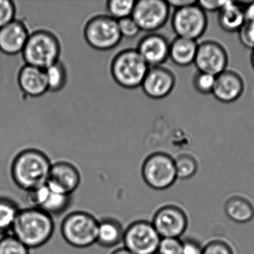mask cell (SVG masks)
<instances>
[{
  "label": "cell",
  "mask_w": 254,
  "mask_h": 254,
  "mask_svg": "<svg viewBox=\"0 0 254 254\" xmlns=\"http://www.w3.org/2000/svg\"><path fill=\"white\" fill-rule=\"evenodd\" d=\"M56 231L52 215L35 207L20 209L11 230V234L30 250L47 245Z\"/></svg>",
  "instance_id": "1"
},
{
  "label": "cell",
  "mask_w": 254,
  "mask_h": 254,
  "mask_svg": "<svg viewBox=\"0 0 254 254\" xmlns=\"http://www.w3.org/2000/svg\"><path fill=\"white\" fill-rule=\"evenodd\" d=\"M52 164L42 151L23 150L11 164V178L17 187L29 192L47 184Z\"/></svg>",
  "instance_id": "2"
},
{
  "label": "cell",
  "mask_w": 254,
  "mask_h": 254,
  "mask_svg": "<svg viewBox=\"0 0 254 254\" xmlns=\"http://www.w3.org/2000/svg\"><path fill=\"white\" fill-rule=\"evenodd\" d=\"M99 220L90 212L75 211L64 217L61 225L63 240L69 246L85 249L97 242Z\"/></svg>",
  "instance_id": "3"
},
{
  "label": "cell",
  "mask_w": 254,
  "mask_h": 254,
  "mask_svg": "<svg viewBox=\"0 0 254 254\" xmlns=\"http://www.w3.org/2000/svg\"><path fill=\"white\" fill-rule=\"evenodd\" d=\"M60 54L57 37L49 31L38 30L29 35L22 56L26 64L46 69L59 62Z\"/></svg>",
  "instance_id": "4"
},
{
  "label": "cell",
  "mask_w": 254,
  "mask_h": 254,
  "mask_svg": "<svg viewBox=\"0 0 254 254\" xmlns=\"http://www.w3.org/2000/svg\"><path fill=\"white\" fill-rule=\"evenodd\" d=\"M136 50L119 53L111 64V71L117 84L126 89L140 87L149 69Z\"/></svg>",
  "instance_id": "5"
},
{
  "label": "cell",
  "mask_w": 254,
  "mask_h": 254,
  "mask_svg": "<svg viewBox=\"0 0 254 254\" xmlns=\"http://www.w3.org/2000/svg\"><path fill=\"white\" fill-rule=\"evenodd\" d=\"M141 172L143 181L153 190H166L178 179L175 159L165 153H154L148 156Z\"/></svg>",
  "instance_id": "6"
},
{
  "label": "cell",
  "mask_w": 254,
  "mask_h": 254,
  "mask_svg": "<svg viewBox=\"0 0 254 254\" xmlns=\"http://www.w3.org/2000/svg\"><path fill=\"white\" fill-rule=\"evenodd\" d=\"M84 38L95 50L106 51L117 47L122 40L118 21L109 15L90 19L85 26Z\"/></svg>",
  "instance_id": "7"
},
{
  "label": "cell",
  "mask_w": 254,
  "mask_h": 254,
  "mask_svg": "<svg viewBox=\"0 0 254 254\" xmlns=\"http://www.w3.org/2000/svg\"><path fill=\"white\" fill-rule=\"evenodd\" d=\"M160 240L151 221L139 220L125 229L123 244L133 254H157Z\"/></svg>",
  "instance_id": "8"
},
{
  "label": "cell",
  "mask_w": 254,
  "mask_h": 254,
  "mask_svg": "<svg viewBox=\"0 0 254 254\" xmlns=\"http://www.w3.org/2000/svg\"><path fill=\"white\" fill-rule=\"evenodd\" d=\"M206 12L197 3L175 10L172 15V26L178 38L197 41L207 27Z\"/></svg>",
  "instance_id": "9"
},
{
  "label": "cell",
  "mask_w": 254,
  "mask_h": 254,
  "mask_svg": "<svg viewBox=\"0 0 254 254\" xmlns=\"http://www.w3.org/2000/svg\"><path fill=\"white\" fill-rule=\"evenodd\" d=\"M169 14L170 7L167 1L139 0L136 1L131 17L140 31L154 32L166 24Z\"/></svg>",
  "instance_id": "10"
},
{
  "label": "cell",
  "mask_w": 254,
  "mask_h": 254,
  "mask_svg": "<svg viewBox=\"0 0 254 254\" xmlns=\"http://www.w3.org/2000/svg\"><path fill=\"white\" fill-rule=\"evenodd\" d=\"M151 223L160 237L181 239L188 227V218L181 208L167 205L155 212Z\"/></svg>",
  "instance_id": "11"
},
{
  "label": "cell",
  "mask_w": 254,
  "mask_h": 254,
  "mask_svg": "<svg viewBox=\"0 0 254 254\" xmlns=\"http://www.w3.org/2000/svg\"><path fill=\"white\" fill-rule=\"evenodd\" d=\"M194 64L198 72L217 76L227 70L228 56L225 49L219 43L203 41L198 44Z\"/></svg>",
  "instance_id": "12"
},
{
  "label": "cell",
  "mask_w": 254,
  "mask_h": 254,
  "mask_svg": "<svg viewBox=\"0 0 254 254\" xmlns=\"http://www.w3.org/2000/svg\"><path fill=\"white\" fill-rule=\"evenodd\" d=\"M72 195L56 191L47 184L29 191V207L38 208L52 216L62 215L71 203Z\"/></svg>",
  "instance_id": "13"
},
{
  "label": "cell",
  "mask_w": 254,
  "mask_h": 254,
  "mask_svg": "<svg viewBox=\"0 0 254 254\" xmlns=\"http://www.w3.org/2000/svg\"><path fill=\"white\" fill-rule=\"evenodd\" d=\"M81 176L78 169L66 161L53 163L47 184L56 191L72 195L81 185Z\"/></svg>",
  "instance_id": "14"
},
{
  "label": "cell",
  "mask_w": 254,
  "mask_h": 254,
  "mask_svg": "<svg viewBox=\"0 0 254 254\" xmlns=\"http://www.w3.org/2000/svg\"><path fill=\"white\" fill-rule=\"evenodd\" d=\"M175 85L174 74L169 69L160 66L149 68L141 87L148 97L161 99L172 93Z\"/></svg>",
  "instance_id": "15"
},
{
  "label": "cell",
  "mask_w": 254,
  "mask_h": 254,
  "mask_svg": "<svg viewBox=\"0 0 254 254\" xmlns=\"http://www.w3.org/2000/svg\"><path fill=\"white\" fill-rule=\"evenodd\" d=\"M169 44L158 34H149L139 41L137 50L149 67L160 66L169 58Z\"/></svg>",
  "instance_id": "16"
},
{
  "label": "cell",
  "mask_w": 254,
  "mask_h": 254,
  "mask_svg": "<svg viewBox=\"0 0 254 254\" xmlns=\"http://www.w3.org/2000/svg\"><path fill=\"white\" fill-rule=\"evenodd\" d=\"M30 34L20 20H14L0 29V51L8 56L22 54Z\"/></svg>",
  "instance_id": "17"
},
{
  "label": "cell",
  "mask_w": 254,
  "mask_h": 254,
  "mask_svg": "<svg viewBox=\"0 0 254 254\" xmlns=\"http://www.w3.org/2000/svg\"><path fill=\"white\" fill-rule=\"evenodd\" d=\"M245 90L242 77L234 71L225 70L217 75L212 94L223 103H232L239 99Z\"/></svg>",
  "instance_id": "18"
},
{
  "label": "cell",
  "mask_w": 254,
  "mask_h": 254,
  "mask_svg": "<svg viewBox=\"0 0 254 254\" xmlns=\"http://www.w3.org/2000/svg\"><path fill=\"white\" fill-rule=\"evenodd\" d=\"M20 90L31 97H39L48 91L45 69L26 64L18 74Z\"/></svg>",
  "instance_id": "19"
},
{
  "label": "cell",
  "mask_w": 254,
  "mask_h": 254,
  "mask_svg": "<svg viewBox=\"0 0 254 254\" xmlns=\"http://www.w3.org/2000/svg\"><path fill=\"white\" fill-rule=\"evenodd\" d=\"M218 13L220 27L229 33L239 32L247 21L245 8L239 2L226 1Z\"/></svg>",
  "instance_id": "20"
},
{
  "label": "cell",
  "mask_w": 254,
  "mask_h": 254,
  "mask_svg": "<svg viewBox=\"0 0 254 254\" xmlns=\"http://www.w3.org/2000/svg\"><path fill=\"white\" fill-rule=\"evenodd\" d=\"M99 221L96 245L105 249H111L123 242L125 229L120 221L113 218Z\"/></svg>",
  "instance_id": "21"
},
{
  "label": "cell",
  "mask_w": 254,
  "mask_h": 254,
  "mask_svg": "<svg viewBox=\"0 0 254 254\" xmlns=\"http://www.w3.org/2000/svg\"><path fill=\"white\" fill-rule=\"evenodd\" d=\"M197 47L196 41L176 37L169 45V58L178 66H190L194 64Z\"/></svg>",
  "instance_id": "22"
},
{
  "label": "cell",
  "mask_w": 254,
  "mask_h": 254,
  "mask_svg": "<svg viewBox=\"0 0 254 254\" xmlns=\"http://www.w3.org/2000/svg\"><path fill=\"white\" fill-rule=\"evenodd\" d=\"M227 217L234 222L244 224L254 218V207L252 203L242 197H233L225 204Z\"/></svg>",
  "instance_id": "23"
},
{
  "label": "cell",
  "mask_w": 254,
  "mask_h": 254,
  "mask_svg": "<svg viewBox=\"0 0 254 254\" xmlns=\"http://www.w3.org/2000/svg\"><path fill=\"white\" fill-rule=\"evenodd\" d=\"M20 209L14 200L0 197V235L11 232Z\"/></svg>",
  "instance_id": "24"
},
{
  "label": "cell",
  "mask_w": 254,
  "mask_h": 254,
  "mask_svg": "<svg viewBox=\"0 0 254 254\" xmlns=\"http://www.w3.org/2000/svg\"><path fill=\"white\" fill-rule=\"evenodd\" d=\"M49 91L56 93L63 90L67 82V72L64 65L58 62L45 69Z\"/></svg>",
  "instance_id": "25"
},
{
  "label": "cell",
  "mask_w": 254,
  "mask_h": 254,
  "mask_svg": "<svg viewBox=\"0 0 254 254\" xmlns=\"http://www.w3.org/2000/svg\"><path fill=\"white\" fill-rule=\"evenodd\" d=\"M136 1L133 0H110L107 2L109 16L119 20L131 17Z\"/></svg>",
  "instance_id": "26"
},
{
  "label": "cell",
  "mask_w": 254,
  "mask_h": 254,
  "mask_svg": "<svg viewBox=\"0 0 254 254\" xmlns=\"http://www.w3.org/2000/svg\"><path fill=\"white\" fill-rule=\"evenodd\" d=\"M178 179L188 180L195 175L197 171V161L190 154H181L175 159Z\"/></svg>",
  "instance_id": "27"
},
{
  "label": "cell",
  "mask_w": 254,
  "mask_h": 254,
  "mask_svg": "<svg viewBox=\"0 0 254 254\" xmlns=\"http://www.w3.org/2000/svg\"><path fill=\"white\" fill-rule=\"evenodd\" d=\"M31 250L12 234L0 239V254H30Z\"/></svg>",
  "instance_id": "28"
},
{
  "label": "cell",
  "mask_w": 254,
  "mask_h": 254,
  "mask_svg": "<svg viewBox=\"0 0 254 254\" xmlns=\"http://www.w3.org/2000/svg\"><path fill=\"white\" fill-rule=\"evenodd\" d=\"M216 76L206 73L197 72L193 78V86L198 93L201 94H209L212 93L215 87Z\"/></svg>",
  "instance_id": "29"
},
{
  "label": "cell",
  "mask_w": 254,
  "mask_h": 254,
  "mask_svg": "<svg viewBox=\"0 0 254 254\" xmlns=\"http://www.w3.org/2000/svg\"><path fill=\"white\" fill-rule=\"evenodd\" d=\"M157 254H182V240L178 238H161Z\"/></svg>",
  "instance_id": "30"
},
{
  "label": "cell",
  "mask_w": 254,
  "mask_h": 254,
  "mask_svg": "<svg viewBox=\"0 0 254 254\" xmlns=\"http://www.w3.org/2000/svg\"><path fill=\"white\" fill-rule=\"evenodd\" d=\"M15 4L10 0H0V29L14 20Z\"/></svg>",
  "instance_id": "31"
},
{
  "label": "cell",
  "mask_w": 254,
  "mask_h": 254,
  "mask_svg": "<svg viewBox=\"0 0 254 254\" xmlns=\"http://www.w3.org/2000/svg\"><path fill=\"white\" fill-rule=\"evenodd\" d=\"M241 44L250 50H254V22H245L238 32Z\"/></svg>",
  "instance_id": "32"
},
{
  "label": "cell",
  "mask_w": 254,
  "mask_h": 254,
  "mask_svg": "<svg viewBox=\"0 0 254 254\" xmlns=\"http://www.w3.org/2000/svg\"><path fill=\"white\" fill-rule=\"evenodd\" d=\"M118 26L122 38H133L141 32L139 26L131 17L119 20Z\"/></svg>",
  "instance_id": "33"
},
{
  "label": "cell",
  "mask_w": 254,
  "mask_h": 254,
  "mask_svg": "<svg viewBox=\"0 0 254 254\" xmlns=\"http://www.w3.org/2000/svg\"><path fill=\"white\" fill-rule=\"evenodd\" d=\"M202 254H234L231 247L224 241L213 240L203 248Z\"/></svg>",
  "instance_id": "34"
},
{
  "label": "cell",
  "mask_w": 254,
  "mask_h": 254,
  "mask_svg": "<svg viewBox=\"0 0 254 254\" xmlns=\"http://www.w3.org/2000/svg\"><path fill=\"white\" fill-rule=\"evenodd\" d=\"M203 248L195 239L182 240V254H202Z\"/></svg>",
  "instance_id": "35"
},
{
  "label": "cell",
  "mask_w": 254,
  "mask_h": 254,
  "mask_svg": "<svg viewBox=\"0 0 254 254\" xmlns=\"http://www.w3.org/2000/svg\"><path fill=\"white\" fill-rule=\"evenodd\" d=\"M226 1H207V0H200L197 1V4L204 12H215L221 9Z\"/></svg>",
  "instance_id": "36"
},
{
  "label": "cell",
  "mask_w": 254,
  "mask_h": 254,
  "mask_svg": "<svg viewBox=\"0 0 254 254\" xmlns=\"http://www.w3.org/2000/svg\"><path fill=\"white\" fill-rule=\"evenodd\" d=\"M167 2L170 8L172 7L177 10L194 5V4L197 3V1H194V0H169V1H167Z\"/></svg>",
  "instance_id": "37"
},
{
  "label": "cell",
  "mask_w": 254,
  "mask_h": 254,
  "mask_svg": "<svg viewBox=\"0 0 254 254\" xmlns=\"http://www.w3.org/2000/svg\"><path fill=\"white\" fill-rule=\"evenodd\" d=\"M245 13L246 20L254 22V1H251V2L245 7Z\"/></svg>",
  "instance_id": "38"
},
{
  "label": "cell",
  "mask_w": 254,
  "mask_h": 254,
  "mask_svg": "<svg viewBox=\"0 0 254 254\" xmlns=\"http://www.w3.org/2000/svg\"><path fill=\"white\" fill-rule=\"evenodd\" d=\"M111 254H132L130 251H127L126 248H117V249L114 250V251L111 253Z\"/></svg>",
  "instance_id": "39"
},
{
  "label": "cell",
  "mask_w": 254,
  "mask_h": 254,
  "mask_svg": "<svg viewBox=\"0 0 254 254\" xmlns=\"http://www.w3.org/2000/svg\"><path fill=\"white\" fill-rule=\"evenodd\" d=\"M251 64L254 69V50H253L252 56H251Z\"/></svg>",
  "instance_id": "40"
}]
</instances>
